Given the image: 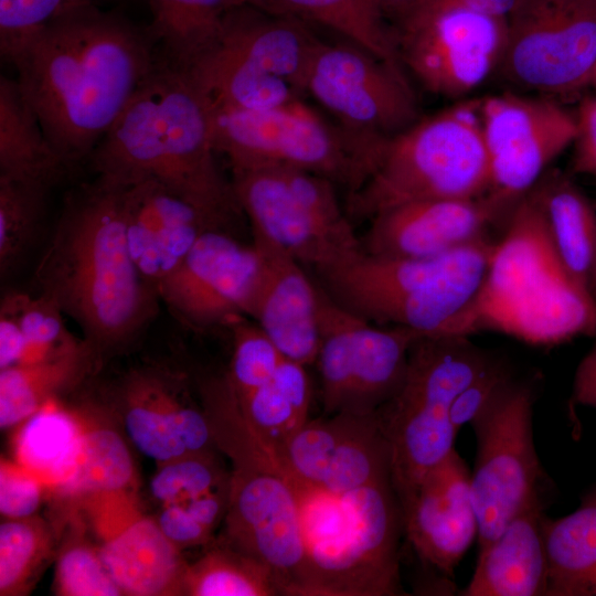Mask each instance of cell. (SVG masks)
I'll use <instances>...</instances> for the list:
<instances>
[{
    "mask_svg": "<svg viewBox=\"0 0 596 596\" xmlns=\"http://www.w3.org/2000/svg\"><path fill=\"white\" fill-rule=\"evenodd\" d=\"M320 42L305 22L244 3L227 13L213 46L287 81L304 93L305 76Z\"/></svg>",
    "mask_w": 596,
    "mask_h": 596,
    "instance_id": "cell-26",
    "label": "cell"
},
{
    "mask_svg": "<svg viewBox=\"0 0 596 596\" xmlns=\"http://www.w3.org/2000/svg\"><path fill=\"white\" fill-rule=\"evenodd\" d=\"M45 486L15 460L1 459L0 512L6 519L33 517Z\"/></svg>",
    "mask_w": 596,
    "mask_h": 596,
    "instance_id": "cell-45",
    "label": "cell"
},
{
    "mask_svg": "<svg viewBox=\"0 0 596 596\" xmlns=\"http://www.w3.org/2000/svg\"><path fill=\"white\" fill-rule=\"evenodd\" d=\"M319 351L324 413H376L398 391L412 345L423 337L401 326H375L318 284Z\"/></svg>",
    "mask_w": 596,
    "mask_h": 596,
    "instance_id": "cell-9",
    "label": "cell"
},
{
    "mask_svg": "<svg viewBox=\"0 0 596 596\" xmlns=\"http://www.w3.org/2000/svg\"><path fill=\"white\" fill-rule=\"evenodd\" d=\"M183 595L274 596L280 595V590L265 565L221 540L187 565Z\"/></svg>",
    "mask_w": 596,
    "mask_h": 596,
    "instance_id": "cell-37",
    "label": "cell"
},
{
    "mask_svg": "<svg viewBox=\"0 0 596 596\" xmlns=\"http://www.w3.org/2000/svg\"><path fill=\"white\" fill-rule=\"evenodd\" d=\"M507 31V18L434 0L419 3L395 33L400 61L428 91L460 97L499 66Z\"/></svg>",
    "mask_w": 596,
    "mask_h": 596,
    "instance_id": "cell-12",
    "label": "cell"
},
{
    "mask_svg": "<svg viewBox=\"0 0 596 596\" xmlns=\"http://www.w3.org/2000/svg\"><path fill=\"white\" fill-rule=\"evenodd\" d=\"M589 292L593 296V298L596 300V259H595V265H594L593 274L589 281Z\"/></svg>",
    "mask_w": 596,
    "mask_h": 596,
    "instance_id": "cell-52",
    "label": "cell"
},
{
    "mask_svg": "<svg viewBox=\"0 0 596 596\" xmlns=\"http://www.w3.org/2000/svg\"><path fill=\"white\" fill-rule=\"evenodd\" d=\"M575 119L573 171L596 177V97L582 99Z\"/></svg>",
    "mask_w": 596,
    "mask_h": 596,
    "instance_id": "cell-47",
    "label": "cell"
},
{
    "mask_svg": "<svg viewBox=\"0 0 596 596\" xmlns=\"http://www.w3.org/2000/svg\"><path fill=\"white\" fill-rule=\"evenodd\" d=\"M222 539L265 565L280 595L302 596L305 549L294 476L273 454L232 460Z\"/></svg>",
    "mask_w": 596,
    "mask_h": 596,
    "instance_id": "cell-11",
    "label": "cell"
},
{
    "mask_svg": "<svg viewBox=\"0 0 596 596\" xmlns=\"http://www.w3.org/2000/svg\"><path fill=\"white\" fill-rule=\"evenodd\" d=\"M498 68L513 84L553 95L590 86L596 0H522L508 17Z\"/></svg>",
    "mask_w": 596,
    "mask_h": 596,
    "instance_id": "cell-13",
    "label": "cell"
},
{
    "mask_svg": "<svg viewBox=\"0 0 596 596\" xmlns=\"http://www.w3.org/2000/svg\"><path fill=\"white\" fill-rule=\"evenodd\" d=\"M54 584L56 593L63 596L123 595L103 564L97 549L83 542H73L62 550Z\"/></svg>",
    "mask_w": 596,
    "mask_h": 596,
    "instance_id": "cell-44",
    "label": "cell"
},
{
    "mask_svg": "<svg viewBox=\"0 0 596 596\" xmlns=\"http://www.w3.org/2000/svg\"><path fill=\"white\" fill-rule=\"evenodd\" d=\"M124 421L134 445L160 466L215 446L204 409L191 405L174 376L137 371L123 385Z\"/></svg>",
    "mask_w": 596,
    "mask_h": 596,
    "instance_id": "cell-24",
    "label": "cell"
},
{
    "mask_svg": "<svg viewBox=\"0 0 596 596\" xmlns=\"http://www.w3.org/2000/svg\"><path fill=\"white\" fill-rule=\"evenodd\" d=\"M68 167L47 140L17 78L0 77V177L56 184Z\"/></svg>",
    "mask_w": 596,
    "mask_h": 596,
    "instance_id": "cell-30",
    "label": "cell"
},
{
    "mask_svg": "<svg viewBox=\"0 0 596 596\" xmlns=\"http://www.w3.org/2000/svg\"><path fill=\"white\" fill-rule=\"evenodd\" d=\"M310 94L350 129L394 136L416 121L413 92L401 67L355 44L321 41L307 70Z\"/></svg>",
    "mask_w": 596,
    "mask_h": 596,
    "instance_id": "cell-15",
    "label": "cell"
},
{
    "mask_svg": "<svg viewBox=\"0 0 596 596\" xmlns=\"http://www.w3.org/2000/svg\"><path fill=\"white\" fill-rule=\"evenodd\" d=\"M52 540L38 518L7 519L0 525V595H23L49 558Z\"/></svg>",
    "mask_w": 596,
    "mask_h": 596,
    "instance_id": "cell-39",
    "label": "cell"
},
{
    "mask_svg": "<svg viewBox=\"0 0 596 596\" xmlns=\"http://www.w3.org/2000/svg\"><path fill=\"white\" fill-rule=\"evenodd\" d=\"M226 326L232 333L233 353L225 376L234 394L241 397L269 382L285 356L248 317H236Z\"/></svg>",
    "mask_w": 596,
    "mask_h": 596,
    "instance_id": "cell-42",
    "label": "cell"
},
{
    "mask_svg": "<svg viewBox=\"0 0 596 596\" xmlns=\"http://www.w3.org/2000/svg\"><path fill=\"white\" fill-rule=\"evenodd\" d=\"M76 415L49 400L22 422L14 438L15 461L45 488L64 491L76 473L84 424Z\"/></svg>",
    "mask_w": 596,
    "mask_h": 596,
    "instance_id": "cell-29",
    "label": "cell"
},
{
    "mask_svg": "<svg viewBox=\"0 0 596 596\" xmlns=\"http://www.w3.org/2000/svg\"><path fill=\"white\" fill-rule=\"evenodd\" d=\"M259 270L258 254L225 228L206 230L159 290L160 300L189 327L227 324L247 317Z\"/></svg>",
    "mask_w": 596,
    "mask_h": 596,
    "instance_id": "cell-16",
    "label": "cell"
},
{
    "mask_svg": "<svg viewBox=\"0 0 596 596\" xmlns=\"http://www.w3.org/2000/svg\"><path fill=\"white\" fill-rule=\"evenodd\" d=\"M546 596H596V490L560 519L544 520Z\"/></svg>",
    "mask_w": 596,
    "mask_h": 596,
    "instance_id": "cell-32",
    "label": "cell"
},
{
    "mask_svg": "<svg viewBox=\"0 0 596 596\" xmlns=\"http://www.w3.org/2000/svg\"><path fill=\"white\" fill-rule=\"evenodd\" d=\"M390 25L396 29L413 13L419 0H365Z\"/></svg>",
    "mask_w": 596,
    "mask_h": 596,
    "instance_id": "cell-50",
    "label": "cell"
},
{
    "mask_svg": "<svg viewBox=\"0 0 596 596\" xmlns=\"http://www.w3.org/2000/svg\"><path fill=\"white\" fill-rule=\"evenodd\" d=\"M305 368L285 356L269 382L244 396L234 394L248 424L275 448L309 419L310 383Z\"/></svg>",
    "mask_w": 596,
    "mask_h": 596,
    "instance_id": "cell-35",
    "label": "cell"
},
{
    "mask_svg": "<svg viewBox=\"0 0 596 596\" xmlns=\"http://www.w3.org/2000/svg\"><path fill=\"white\" fill-rule=\"evenodd\" d=\"M149 28L163 57L188 70L219 40L227 13L243 0H149Z\"/></svg>",
    "mask_w": 596,
    "mask_h": 596,
    "instance_id": "cell-34",
    "label": "cell"
},
{
    "mask_svg": "<svg viewBox=\"0 0 596 596\" xmlns=\"http://www.w3.org/2000/svg\"><path fill=\"white\" fill-rule=\"evenodd\" d=\"M276 450L295 477L329 492L391 480L390 446L377 412L308 419Z\"/></svg>",
    "mask_w": 596,
    "mask_h": 596,
    "instance_id": "cell-17",
    "label": "cell"
},
{
    "mask_svg": "<svg viewBox=\"0 0 596 596\" xmlns=\"http://www.w3.org/2000/svg\"><path fill=\"white\" fill-rule=\"evenodd\" d=\"M245 3H249L252 0H243Z\"/></svg>",
    "mask_w": 596,
    "mask_h": 596,
    "instance_id": "cell-54",
    "label": "cell"
},
{
    "mask_svg": "<svg viewBox=\"0 0 596 596\" xmlns=\"http://www.w3.org/2000/svg\"><path fill=\"white\" fill-rule=\"evenodd\" d=\"M491 362L467 336H423L412 345L401 387L377 411L390 446L391 482L400 505L455 449L451 405Z\"/></svg>",
    "mask_w": 596,
    "mask_h": 596,
    "instance_id": "cell-7",
    "label": "cell"
},
{
    "mask_svg": "<svg viewBox=\"0 0 596 596\" xmlns=\"http://www.w3.org/2000/svg\"><path fill=\"white\" fill-rule=\"evenodd\" d=\"M98 358L82 339L52 358L0 370V426L22 423L60 392L76 385Z\"/></svg>",
    "mask_w": 596,
    "mask_h": 596,
    "instance_id": "cell-31",
    "label": "cell"
},
{
    "mask_svg": "<svg viewBox=\"0 0 596 596\" xmlns=\"http://www.w3.org/2000/svg\"><path fill=\"white\" fill-rule=\"evenodd\" d=\"M512 211L489 193L476 199L407 202L374 215L362 247L376 257L436 256L487 236L488 227Z\"/></svg>",
    "mask_w": 596,
    "mask_h": 596,
    "instance_id": "cell-20",
    "label": "cell"
},
{
    "mask_svg": "<svg viewBox=\"0 0 596 596\" xmlns=\"http://www.w3.org/2000/svg\"><path fill=\"white\" fill-rule=\"evenodd\" d=\"M252 244L259 270L247 317L272 339L284 356L305 366L319 351V288L305 266L257 231Z\"/></svg>",
    "mask_w": 596,
    "mask_h": 596,
    "instance_id": "cell-22",
    "label": "cell"
},
{
    "mask_svg": "<svg viewBox=\"0 0 596 596\" xmlns=\"http://www.w3.org/2000/svg\"><path fill=\"white\" fill-rule=\"evenodd\" d=\"M228 487L230 475L224 473L212 451L161 465L150 482L151 496L160 505L183 502Z\"/></svg>",
    "mask_w": 596,
    "mask_h": 596,
    "instance_id": "cell-43",
    "label": "cell"
},
{
    "mask_svg": "<svg viewBox=\"0 0 596 596\" xmlns=\"http://www.w3.org/2000/svg\"><path fill=\"white\" fill-rule=\"evenodd\" d=\"M590 86L596 87V68L594 71L592 79H590Z\"/></svg>",
    "mask_w": 596,
    "mask_h": 596,
    "instance_id": "cell-53",
    "label": "cell"
},
{
    "mask_svg": "<svg viewBox=\"0 0 596 596\" xmlns=\"http://www.w3.org/2000/svg\"><path fill=\"white\" fill-rule=\"evenodd\" d=\"M497 246L487 235L429 257L364 253L319 277L333 299L371 322L424 337L468 336Z\"/></svg>",
    "mask_w": 596,
    "mask_h": 596,
    "instance_id": "cell-4",
    "label": "cell"
},
{
    "mask_svg": "<svg viewBox=\"0 0 596 596\" xmlns=\"http://www.w3.org/2000/svg\"><path fill=\"white\" fill-rule=\"evenodd\" d=\"M135 471L123 438L113 429L84 424L78 467L63 492L87 497L128 491Z\"/></svg>",
    "mask_w": 596,
    "mask_h": 596,
    "instance_id": "cell-38",
    "label": "cell"
},
{
    "mask_svg": "<svg viewBox=\"0 0 596 596\" xmlns=\"http://www.w3.org/2000/svg\"><path fill=\"white\" fill-rule=\"evenodd\" d=\"M26 341L13 313L0 308V370L23 362Z\"/></svg>",
    "mask_w": 596,
    "mask_h": 596,
    "instance_id": "cell-48",
    "label": "cell"
},
{
    "mask_svg": "<svg viewBox=\"0 0 596 596\" xmlns=\"http://www.w3.org/2000/svg\"><path fill=\"white\" fill-rule=\"evenodd\" d=\"M533 392L514 380L470 423L477 440L470 488L479 550L534 498L542 469L533 439Z\"/></svg>",
    "mask_w": 596,
    "mask_h": 596,
    "instance_id": "cell-10",
    "label": "cell"
},
{
    "mask_svg": "<svg viewBox=\"0 0 596 596\" xmlns=\"http://www.w3.org/2000/svg\"><path fill=\"white\" fill-rule=\"evenodd\" d=\"M123 194L130 256L158 295L201 234L213 227L224 228L156 180L124 185Z\"/></svg>",
    "mask_w": 596,
    "mask_h": 596,
    "instance_id": "cell-23",
    "label": "cell"
},
{
    "mask_svg": "<svg viewBox=\"0 0 596 596\" xmlns=\"http://www.w3.org/2000/svg\"><path fill=\"white\" fill-rule=\"evenodd\" d=\"M157 45L149 29L92 6L52 23L15 63L21 92L68 169L88 160L153 70Z\"/></svg>",
    "mask_w": 596,
    "mask_h": 596,
    "instance_id": "cell-1",
    "label": "cell"
},
{
    "mask_svg": "<svg viewBox=\"0 0 596 596\" xmlns=\"http://www.w3.org/2000/svg\"><path fill=\"white\" fill-rule=\"evenodd\" d=\"M471 471L453 449L419 481L401 505L403 528L418 557L451 576L475 539L478 520L471 498Z\"/></svg>",
    "mask_w": 596,
    "mask_h": 596,
    "instance_id": "cell-21",
    "label": "cell"
},
{
    "mask_svg": "<svg viewBox=\"0 0 596 596\" xmlns=\"http://www.w3.org/2000/svg\"><path fill=\"white\" fill-rule=\"evenodd\" d=\"M269 14L329 28L375 57L401 67L396 33L365 0H252Z\"/></svg>",
    "mask_w": 596,
    "mask_h": 596,
    "instance_id": "cell-33",
    "label": "cell"
},
{
    "mask_svg": "<svg viewBox=\"0 0 596 596\" xmlns=\"http://www.w3.org/2000/svg\"><path fill=\"white\" fill-rule=\"evenodd\" d=\"M305 549L302 596L404 594L403 515L391 480L333 493L294 478Z\"/></svg>",
    "mask_w": 596,
    "mask_h": 596,
    "instance_id": "cell-5",
    "label": "cell"
},
{
    "mask_svg": "<svg viewBox=\"0 0 596 596\" xmlns=\"http://www.w3.org/2000/svg\"><path fill=\"white\" fill-rule=\"evenodd\" d=\"M235 199L251 230L272 240L318 276L364 254L353 227L333 226L311 211L278 169L232 170Z\"/></svg>",
    "mask_w": 596,
    "mask_h": 596,
    "instance_id": "cell-19",
    "label": "cell"
},
{
    "mask_svg": "<svg viewBox=\"0 0 596 596\" xmlns=\"http://www.w3.org/2000/svg\"><path fill=\"white\" fill-rule=\"evenodd\" d=\"M216 153L210 102L162 56L87 161L95 177L117 184L156 180L226 228L243 212Z\"/></svg>",
    "mask_w": 596,
    "mask_h": 596,
    "instance_id": "cell-3",
    "label": "cell"
},
{
    "mask_svg": "<svg viewBox=\"0 0 596 596\" xmlns=\"http://www.w3.org/2000/svg\"><path fill=\"white\" fill-rule=\"evenodd\" d=\"M53 185L0 177V275H12L35 247Z\"/></svg>",
    "mask_w": 596,
    "mask_h": 596,
    "instance_id": "cell-36",
    "label": "cell"
},
{
    "mask_svg": "<svg viewBox=\"0 0 596 596\" xmlns=\"http://www.w3.org/2000/svg\"><path fill=\"white\" fill-rule=\"evenodd\" d=\"M426 1L434 0H419L418 4ZM456 1L477 10L507 18L513 12L522 0H450ZM417 4V6H418ZM416 9V8H415Z\"/></svg>",
    "mask_w": 596,
    "mask_h": 596,
    "instance_id": "cell-51",
    "label": "cell"
},
{
    "mask_svg": "<svg viewBox=\"0 0 596 596\" xmlns=\"http://www.w3.org/2000/svg\"><path fill=\"white\" fill-rule=\"evenodd\" d=\"M187 71L215 110L259 111L300 100L287 81L217 46Z\"/></svg>",
    "mask_w": 596,
    "mask_h": 596,
    "instance_id": "cell-28",
    "label": "cell"
},
{
    "mask_svg": "<svg viewBox=\"0 0 596 596\" xmlns=\"http://www.w3.org/2000/svg\"><path fill=\"white\" fill-rule=\"evenodd\" d=\"M480 103L481 98L462 100L390 137L374 171L349 194L350 220L370 221L413 201L487 194L491 174Z\"/></svg>",
    "mask_w": 596,
    "mask_h": 596,
    "instance_id": "cell-6",
    "label": "cell"
},
{
    "mask_svg": "<svg viewBox=\"0 0 596 596\" xmlns=\"http://www.w3.org/2000/svg\"><path fill=\"white\" fill-rule=\"evenodd\" d=\"M512 381L509 370L502 363L492 361L455 398L450 419L456 432L470 424Z\"/></svg>",
    "mask_w": 596,
    "mask_h": 596,
    "instance_id": "cell-46",
    "label": "cell"
},
{
    "mask_svg": "<svg viewBox=\"0 0 596 596\" xmlns=\"http://www.w3.org/2000/svg\"><path fill=\"white\" fill-rule=\"evenodd\" d=\"M94 6V0H0V53L15 65L52 23Z\"/></svg>",
    "mask_w": 596,
    "mask_h": 596,
    "instance_id": "cell-41",
    "label": "cell"
},
{
    "mask_svg": "<svg viewBox=\"0 0 596 596\" xmlns=\"http://www.w3.org/2000/svg\"><path fill=\"white\" fill-rule=\"evenodd\" d=\"M572 400L575 404L596 408V341L576 368Z\"/></svg>",
    "mask_w": 596,
    "mask_h": 596,
    "instance_id": "cell-49",
    "label": "cell"
},
{
    "mask_svg": "<svg viewBox=\"0 0 596 596\" xmlns=\"http://www.w3.org/2000/svg\"><path fill=\"white\" fill-rule=\"evenodd\" d=\"M480 116L491 174L488 193L513 209L573 145L575 114L547 98L501 94L481 98Z\"/></svg>",
    "mask_w": 596,
    "mask_h": 596,
    "instance_id": "cell-14",
    "label": "cell"
},
{
    "mask_svg": "<svg viewBox=\"0 0 596 596\" xmlns=\"http://www.w3.org/2000/svg\"><path fill=\"white\" fill-rule=\"evenodd\" d=\"M84 505L100 560L123 595L183 594L187 564L180 549L128 491L87 496Z\"/></svg>",
    "mask_w": 596,
    "mask_h": 596,
    "instance_id": "cell-18",
    "label": "cell"
},
{
    "mask_svg": "<svg viewBox=\"0 0 596 596\" xmlns=\"http://www.w3.org/2000/svg\"><path fill=\"white\" fill-rule=\"evenodd\" d=\"M539 206L550 245L567 276L589 291L596 259V209L565 173L546 171L528 192Z\"/></svg>",
    "mask_w": 596,
    "mask_h": 596,
    "instance_id": "cell-27",
    "label": "cell"
},
{
    "mask_svg": "<svg viewBox=\"0 0 596 596\" xmlns=\"http://www.w3.org/2000/svg\"><path fill=\"white\" fill-rule=\"evenodd\" d=\"M213 136L232 170H305L349 194L374 171L390 138L332 124L301 100L259 111L213 109Z\"/></svg>",
    "mask_w": 596,
    "mask_h": 596,
    "instance_id": "cell-8",
    "label": "cell"
},
{
    "mask_svg": "<svg viewBox=\"0 0 596 596\" xmlns=\"http://www.w3.org/2000/svg\"><path fill=\"white\" fill-rule=\"evenodd\" d=\"M1 306L13 313L26 341L22 363L52 358L82 341L67 331L60 307L41 294L12 292L2 298Z\"/></svg>",
    "mask_w": 596,
    "mask_h": 596,
    "instance_id": "cell-40",
    "label": "cell"
},
{
    "mask_svg": "<svg viewBox=\"0 0 596 596\" xmlns=\"http://www.w3.org/2000/svg\"><path fill=\"white\" fill-rule=\"evenodd\" d=\"M534 498L485 549L479 550L465 596L547 594L549 564L543 504Z\"/></svg>",
    "mask_w": 596,
    "mask_h": 596,
    "instance_id": "cell-25",
    "label": "cell"
},
{
    "mask_svg": "<svg viewBox=\"0 0 596 596\" xmlns=\"http://www.w3.org/2000/svg\"><path fill=\"white\" fill-rule=\"evenodd\" d=\"M123 191L99 177L73 189L33 277V292L76 322L98 360L137 338L160 301L130 256Z\"/></svg>",
    "mask_w": 596,
    "mask_h": 596,
    "instance_id": "cell-2",
    "label": "cell"
}]
</instances>
